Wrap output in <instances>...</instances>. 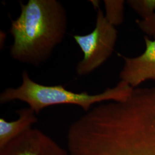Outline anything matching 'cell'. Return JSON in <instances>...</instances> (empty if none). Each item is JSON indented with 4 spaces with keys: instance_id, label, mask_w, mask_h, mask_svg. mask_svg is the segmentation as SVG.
I'll use <instances>...</instances> for the list:
<instances>
[{
    "instance_id": "3",
    "label": "cell",
    "mask_w": 155,
    "mask_h": 155,
    "mask_svg": "<svg viewBox=\"0 0 155 155\" xmlns=\"http://www.w3.org/2000/svg\"><path fill=\"white\" fill-rule=\"evenodd\" d=\"M117 37V30L108 22L104 12L98 7L93 31L86 35L73 36L83 53V59L76 67L78 75H89L103 64L112 54Z\"/></svg>"
},
{
    "instance_id": "9",
    "label": "cell",
    "mask_w": 155,
    "mask_h": 155,
    "mask_svg": "<svg viewBox=\"0 0 155 155\" xmlns=\"http://www.w3.org/2000/svg\"><path fill=\"white\" fill-rule=\"evenodd\" d=\"M136 22L140 30L147 36L155 39V13L148 18L136 20Z\"/></svg>"
},
{
    "instance_id": "7",
    "label": "cell",
    "mask_w": 155,
    "mask_h": 155,
    "mask_svg": "<svg viewBox=\"0 0 155 155\" xmlns=\"http://www.w3.org/2000/svg\"><path fill=\"white\" fill-rule=\"evenodd\" d=\"M105 16L108 22L114 27L120 25L124 20V4L123 0H105Z\"/></svg>"
},
{
    "instance_id": "2",
    "label": "cell",
    "mask_w": 155,
    "mask_h": 155,
    "mask_svg": "<svg viewBox=\"0 0 155 155\" xmlns=\"http://www.w3.org/2000/svg\"><path fill=\"white\" fill-rule=\"evenodd\" d=\"M22 84L17 88H8L0 95V103L4 104L12 101L19 100L28 104L36 114L51 106L74 105L89 111L95 104L126 100L133 88L121 81L116 86L107 88L102 93L90 94L87 92L74 93L63 85L46 86L36 83L29 77L28 72L22 74Z\"/></svg>"
},
{
    "instance_id": "8",
    "label": "cell",
    "mask_w": 155,
    "mask_h": 155,
    "mask_svg": "<svg viewBox=\"0 0 155 155\" xmlns=\"http://www.w3.org/2000/svg\"><path fill=\"white\" fill-rule=\"evenodd\" d=\"M127 3L142 19L148 18L155 13V0H128Z\"/></svg>"
},
{
    "instance_id": "5",
    "label": "cell",
    "mask_w": 155,
    "mask_h": 155,
    "mask_svg": "<svg viewBox=\"0 0 155 155\" xmlns=\"http://www.w3.org/2000/svg\"><path fill=\"white\" fill-rule=\"evenodd\" d=\"M144 41L145 49L141 55L134 58L120 55L125 61L120 77L133 89L148 80L155 81V39L145 36Z\"/></svg>"
},
{
    "instance_id": "1",
    "label": "cell",
    "mask_w": 155,
    "mask_h": 155,
    "mask_svg": "<svg viewBox=\"0 0 155 155\" xmlns=\"http://www.w3.org/2000/svg\"><path fill=\"white\" fill-rule=\"evenodd\" d=\"M20 5L21 13L12 21L9 30L14 38L10 54L16 61L39 66L64 39L66 12L56 0H29Z\"/></svg>"
},
{
    "instance_id": "4",
    "label": "cell",
    "mask_w": 155,
    "mask_h": 155,
    "mask_svg": "<svg viewBox=\"0 0 155 155\" xmlns=\"http://www.w3.org/2000/svg\"><path fill=\"white\" fill-rule=\"evenodd\" d=\"M0 155H69L54 139L36 128H31L0 149Z\"/></svg>"
},
{
    "instance_id": "6",
    "label": "cell",
    "mask_w": 155,
    "mask_h": 155,
    "mask_svg": "<svg viewBox=\"0 0 155 155\" xmlns=\"http://www.w3.org/2000/svg\"><path fill=\"white\" fill-rule=\"evenodd\" d=\"M18 118L16 120L8 121L0 118V149L16 139L38 122L36 114L31 107H25L16 111Z\"/></svg>"
}]
</instances>
